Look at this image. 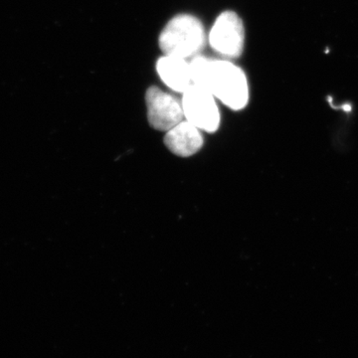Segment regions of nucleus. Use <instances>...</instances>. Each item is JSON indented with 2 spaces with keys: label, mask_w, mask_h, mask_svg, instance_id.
I'll return each mask as SVG.
<instances>
[{
  "label": "nucleus",
  "mask_w": 358,
  "mask_h": 358,
  "mask_svg": "<svg viewBox=\"0 0 358 358\" xmlns=\"http://www.w3.org/2000/svg\"><path fill=\"white\" fill-rule=\"evenodd\" d=\"M181 103L186 121L206 133L217 131L220 126V113L215 96L208 90L192 84L183 93Z\"/></svg>",
  "instance_id": "7ed1b4c3"
},
{
  "label": "nucleus",
  "mask_w": 358,
  "mask_h": 358,
  "mask_svg": "<svg viewBox=\"0 0 358 358\" xmlns=\"http://www.w3.org/2000/svg\"><path fill=\"white\" fill-rule=\"evenodd\" d=\"M159 43L164 55L185 59L194 57L204 48L206 34L199 18L189 14H180L162 29Z\"/></svg>",
  "instance_id": "f03ea898"
},
{
  "label": "nucleus",
  "mask_w": 358,
  "mask_h": 358,
  "mask_svg": "<svg viewBox=\"0 0 358 358\" xmlns=\"http://www.w3.org/2000/svg\"><path fill=\"white\" fill-rule=\"evenodd\" d=\"M343 109L345 110V112H350V110H352V106L346 103V105L343 106Z\"/></svg>",
  "instance_id": "6e6552de"
},
{
  "label": "nucleus",
  "mask_w": 358,
  "mask_h": 358,
  "mask_svg": "<svg viewBox=\"0 0 358 358\" xmlns=\"http://www.w3.org/2000/svg\"><path fill=\"white\" fill-rule=\"evenodd\" d=\"M204 140L201 129L192 122L182 121L166 131L164 145L173 155L180 157H189L203 147Z\"/></svg>",
  "instance_id": "423d86ee"
},
{
  "label": "nucleus",
  "mask_w": 358,
  "mask_h": 358,
  "mask_svg": "<svg viewBox=\"0 0 358 358\" xmlns=\"http://www.w3.org/2000/svg\"><path fill=\"white\" fill-rule=\"evenodd\" d=\"M157 74L167 87L183 94L192 85L189 62L178 56L164 55L157 63Z\"/></svg>",
  "instance_id": "0eeeda50"
},
{
  "label": "nucleus",
  "mask_w": 358,
  "mask_h": 358,
  "mask_svg": "<svg viewBox=\"0 0 358 358\" xmlns=\"http://www.w3.org/2000/svg\"><path fill=\"white\" fill-rule=\"evenodd\" d=\"M192 83L209 92L229 109L243 110L249 102V86L241 68L227 59L199 56L192 62Z\"/></svg>",
  "instance_id": "f257e3e1"
},
{
  "label": "nucleus",
  "mask_w": 358,
  "mask_h": 358,
  "mask_svg": "<svg viewBox=\"0 0 358 358\" xmlns=\"http://www.w3.org/2000/svg\"><path fill=\"white\" fill-rule=\"evenodd\" d=\"M148 120L150 127L167 131L183 121L182 103L157 87H150L145 93Z\"/></svg>",
  "instance_id": "39448f33"
},
{
  "label": "nucleus",
  "mask_w": 358,
  "mask_h": 358,
  "mask_svg": "<svg viewBox=\"0 0 358 358\" xmlns=\"http://www.w3.org/2000/svg\"><path fill=\"white\" fill-rule=\"evenodd\" d=\"M245 30L241 18L233 11L218 16L209 33L211 48L223 58L236 59L244 49Z\"/></svg>",
  "instance_id": "20e7f679"
}]
</instances>
